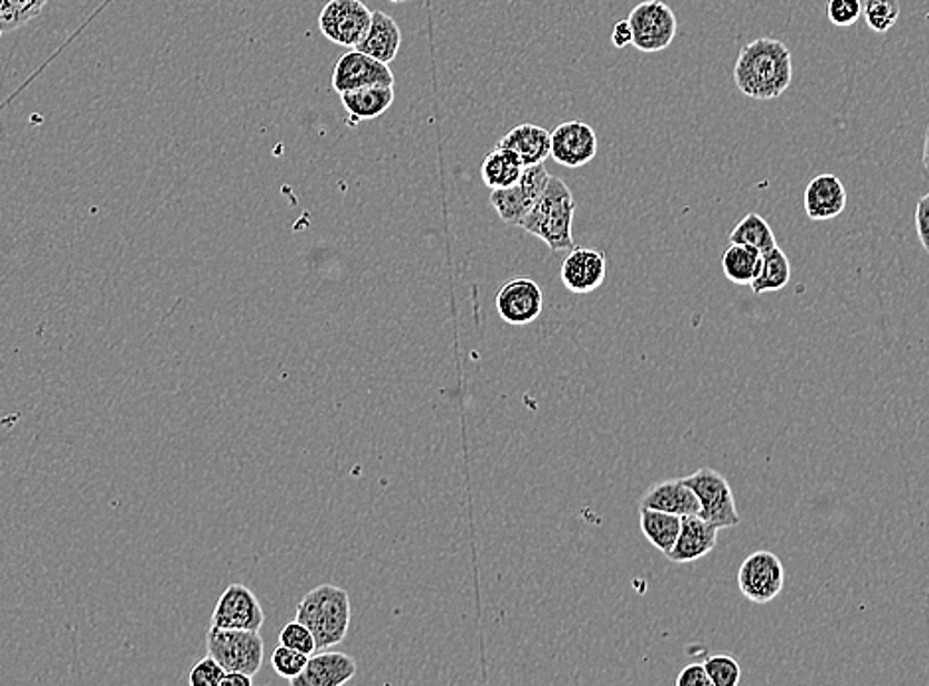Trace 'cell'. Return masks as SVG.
I'll use <instances>...</instances> for the list:
<instances>
[{"mask_svg":"<svg viewBox=\"0 0 929 686\" xmlns=\"http://www.w3.org/2000/svg\"><path fill=\"white\" fill-rule=\"evenodd\" d=\"M793 80L792 50L777 38H757L739 50L734 83L749 100L782 98Z\"/></svg>","mask_w":929,"mask_h":686,"instance_id":"obj_1","label":"cell"},{"mask_svg":"<svg viewBox=\"0 0 929 686\" xmlns=\"http://www.w3.org/2000/svg\"><path fill=\"white\" fill-rule=\"evenodd\" d=\"M575 208L578 204L570 186L558 176H550L544 193L527 214L520 228L542 239L552 252H570L575 247L572 236Z\"/></svg>","mask_w":929,"mask_h":686,"instance_id":"obj_2","label":"cell"},{"mask_svg":"<svg viewBox=\"0 0 929 686\" xmlns=\"http://www.w3.org/2000/svg\"><path fill=\"white\" fill-rule=\"evenodd\" d=\"M350 597L343 587L323 586L310 590L297 605V622L309 627L315 637L317 651H325L343 643L350 627Z\"/></svg>","mask_w":929,"mask_h":686,"instance_id":"obj_3","label":"cell"},{"mask_svg":"<svg viewBox=\"0 0 929 686\" xmlns=\"http://www.w3.org/2000/svg\"><path fill=\"white\" fill-rule=\"evenodd\" d=\"M206 645L210 657L218 661L226 670L256 677L264 665V639L259 632L210 627Z\"/></svg>","mask_w":929,"mask_h":686,"instance_id":"obj_4","label":"cell"},{"mask_svg":"<svg viewBox=\"0 0 929 686\" xmlns=\"http://www.w3.org/2000/svg\"><path fill=\"white\" fill-rule=\"evenodd\" d=\"M683 481L693 489L701 503L698 516L712 522L718 529L738 526L742 519H739L734 493L726 477L721 475L716 469L702 467L693 475L684 477Z\"/></svg>","mask_w":929,"mask_h":686,"instance_id":"obj_5","label":"cell"},{"mask_svg":"<svg viewBox=\"0 0 929 686\" xmlns=\"http://www.w3.org/2000/svg\"><path fill=\"white\" fill-rule=\"evenodd\" d=\"M633 30V47L645 54L663 52L676 37V17L673 9L661 0H643L629 14Z\"/></svg>","mask_w":929,"mask_h":686,"instance_id":"obj_6","label":"cell"},{"mask_svg":"<svg viewBox=\"0 0 929 686\" xmlns=\"http://www.w3.org/2000/svg\"><path fill=\"white\" fill-rule=\"evenodd\" d=\"M550 176L552 174L548 173L544 163L524 166L519 183L509 188L491 191V206L499 214V218L509 226H520L544 193Z\"/></svg>","mask_w":929,"mask_h":686,"instance_id":"obj_7","label":"cell"},{"mask_svg":"<svg viewBox=\"0 0 929 686\" xmlns=\"http://www.w3.org/2000/svg\"><path fill=\"white\" fill-rule=\"evenodd\" d=\"M739 592L754 604H769L785 586V567L774 552L749 554L738 572Z\"/></svg>","mask_w":929,"mask_h":686,"instance_id":"obj_8","label":"cell"},{"mask_svg":"<svg viewBox=\"0 0 929 686\" xmlns=\"http://www.w3.org/2000/svg\"><path fill=\"white\" fill-rule=\"evenodd\" d=\"M372 12L363 0H330L320 10L319 28L333 44L356 48L370 27Z\"/></svg>","mask_w":929,"mask_h":686,"instance_id":"obj_9","label":"cell"},{"mask_svg":"<svg viewBox=\"0 0 929 686\" xmlns=\"http://www.w3.org/2000/svg\"><path fill=\"white\" fill-rule=\"evenodd\" d=\"M264 623V607L256 594L244 584H232L220 595L210 627L259 632Z\"/></svg>","mask_w":929,"mask_h":686,"instance_id":"obj_10","label":"cell"},{"mask_svg":"<svg viewBox=\"0 0 929 686\" xmlns=\"http://www.w3.org/2000/svg\"><path fill=\"white\" fill-rule=\"evenodd\" d=\"M370 85H394V74L390 64L374 60L368 54L350 48L347 54L338 58L333 70V90L340 93L353 92Z\"/></svg>","mask_w":929,"mask_h":686,"instance_id":"obj_11","label":"cell"},{"mask_svg":"<svg viewBox=\"0 0 929 686\" xmlns=\"http://www.w3.org/2000/svg\"><path fill=\"white\" fill-rule=\"evenodd\" d=\"M598 155V135L583 121H565L550 131V156L558 165L580 168Z\"/></svg>","mask_w":929,"mask_h":686,"instance_id":"obj_12","label":"cell"},{"mask_svg":"<svg viewBox=\"0 0 929 686\" xmlns=\"http://www.w3.org/2000/svg\"><path fill=\"white\" fill-rule=\"evenodd\" d=\"M494 303L504 322L522 327L540 317V313L544 309V294L534 279L517 277L509 284L502 285Z\"/></svg>","mask_w":929,"mask_h":686,"instance_id":"obj_13","label":"cell"},{"mask_svg":"<svg viewBox=\"0 0 929 686\" xmlns=\"http://www.w3.org/2000/svg\"><path fill=\"white\" fill-rule=\"evenodd\" d=\"M608 275V259L603 252L592 247H574L562 264L560 279L572 294H592L602 287Z\"/></svg>","mask_w":929,"mask_h":686,"instance_id":"obj_14","label":"cell"},{"mask_svg":"<svg viewBox=\"0 0 929 686\" xmlns=\"http://www.w3.org/2000/svg\"><path fill=\"white\" fill-rule=\"evenodd\" d=\"M718 526L712 522L704 521L698 514L683 516L678 539L674 542L673 549L666 554V559L676 564H688L696 560L704 559L716 549L718 542Z\"/></svg>","mask_w":929,"mask_h":686,"instance_id":"obj_15","label":"cell"},{"mask_svg":"<svg viewBox=\"0 0 929 686\" xmlns=\"http://www.w3.org/2000/svg\"><path fill=\"white\" fill-rule=\"evenodd\" d=\"M356 675V663L347 653L320 651L310 655L299 677L289 680L292 686H340Z\"/></svg>","mask_w":929,"mask_h":686,"instance_id":"obj_16","label":"cell"},{"mask_svg":"<svg viewBox=\"0 0 929 686\" xmlns=\"http://www.w3.org/2000/svg\"><path fill=\"white\" fill-rule=\"evenodd\" d=\"M845 184L835 174H819L805 188V212L815 222L833 221L847 208Z\"/></svg>","mask_w":929,"mask_h":686,"instance_id":"obj_17","label":"cell"},{"mask_svg":"<svg viewBox=\"0 0 929 686\" xmlns=\"http://www.w3.org/2000/svg\"><path fill=\"white\" fill-rule=\"evenodd\" d=\"M400 47L401 30L398 22L382 10H374L370 27L366 30L365 38L356 44V50L378 62L390 64L396 60Z\"/></svg>","mask_w":929,"mask_h":686,"instance_id":"obj_18","label":"cell"},{"mask_svg":"<svg viewBox=\"0 0 929 686\" xmlns=\"http://www.w3.org/2000/svg\"><path fill=\"white\" fill-rule=\"evenodd\" d=\"M641 506L663 511V513L678 514V516L701 513V503L696 494L684 483L683 479H668L651 487L647 493L643 494Z\"/></svg>","mask_w":929,"mask_h":686,"instance_id":"obj_19","label":"cell"},{"mask_svg":"<svg viewBox=\"0 0 929 686\" xmlns=\"http://www.w3.org/2000/svg\"><path fill=\"white\" fill-rule=\"evenodd\" d=\"M499 145L519 156L522 166L542 165L550 156V131L532 123L511 129Z\"/></svg>","mask_w":929,"mask_h":686,"instance_id":"obj_20","label":"cell"},{"mask_svg":"<svg viewBox=\"0 0 929 686\" xmlns=\"http://www.w3.org/2000/svg\"><path fill=\"white\" fill-rule=\"evenodd\" d=\"M340 101L356 121L376 120L392 107L394 85H370L340 93Z\"/></svg>","mask_w":929,"mask_h":686,"instance_id":"obj_21","label":"cell"},{"mask_svg":"<svg viewBox=\"0 0 929 686\" xmlns=\"http://www.w3.org/2000/svg\"><path fill=\"white\" fill-rule=\"evenodd\" d=\"M789 281H792L789 257L785 256L779 246H775L759 257V267L749 287L757 295L774 294V291H782L789 285Z\"/></svg>","mask_w":929,"mask_h":686,"instance_id":"obj_22","label":"cell"},{"mask_svg":"<svg viewBox=\"0 0 929 686\" xmlns=\"http://www.w3.org/2000/svg\"><path fill=\"white\" fill-rule=\"evenodd\" d=\"M522 171H524V166L520 163L519 156L514 155L509 149L497 145L489 155L484 156L483 165H481V178H483L484 186H489L491 191L509 188L512 184L519 183Z\"/></svg>","mask_w":929,"mask_h":686,"instance_id":"obj_23","label":"cell"},{"mask_svg":"<svg viewBox=\"0 0 929 686\" xmlns=\"http://www.w3.org/2000/svg\"><path fill=\"white\" fill-rule=\"evenodd\" d=\"M681 522H683V516L678 514L663 513L647 506H641V514H639V524L645 539L663 554H668L678 539Z\"/></svg>","mask_w":929,"mask_h":686,"instance_id":"obj_24","label":"cell"},{"mask_svg":"<svg viewBox=\"0 0 929 686\" xmlns=\"http://www.w3.org/2000/svg\"><path fill=\"white\" fill-rule=\"evenodd\" d=\"M729 244L754 247L759 254H764L777 246V239L766 218L756 212H749L729 232Z\"/></svg>","mask_w":929,"mask_h":686,"instance_id":"obj_25","label":"cell"},{"mask_svg":"<svg viewBox=\"0 0 929 686\" xmlns=\"http://www.w3.org/2000/svg\"><path fill=\"white\" fill-rule=\"evenodd\" d=\"M759 257L762 254L754 247L729 244L728 249L722 254V272L732 284L749 285L756 277Z\"/></svg>","mask_w":929,"mask_h":686,"instance_id":"obj_26","label":"cell"},{"mask_svg":"<svg viewBox=\"0 0 929 686\" xmlns=\"http://www.w3.org/2000/svg\"><path fill=\"white\" fill-rule=\"evenodd\" d=\"M42 10L34 0H0V28L2 32L17 30L37 19Z\"/></svg>","mask_w":929,"mask_h":686,"instance_id":"obj_27","label":"cell"},{"mask_svg":"<svg viewBox=\"0 0 929 686\" xmlns=\"http://www.w3.org/2000/svg\"><path fill=\"white\" fill-rule=\"evenodd\" d=\"M862 14L870 30L884 34L900 19V2L898 0H866L862 4Z\"/></svg>","mask_w":929,"mask_h":686,"instance_id":"obj_28","label":"cell"},{"mask_svg":"<svg viewBox=\"0 0 929 686\" xmlns=\"http://www.w3.org/2000/svg\"><path fill=\"white\" fill-rule=\"evenodd\" d=\"M704 668L711 677L712 686H736L742 680L739 663L728 653L711 655L704 663Z\"/></svg>","mask_w":929,"mask_h":686,"instance_id":"obj_29","label":"cell"},{"mask_svg":"<svg viewBox=\"0 0 929 686\" xmlns=\"http://www.w3.org/2000/svg\"><path fill=\"white\" fill-rule=\"evenodd\" d=\"M307 661H309V655H305L302 651L292 649V647H285V645H279L272 655V665H274L275 673L282 678H287V680L299 677L303 668L307 665Z\"/></svg>","mask_w":929,"mask_h":686,"instance_id":"obj_30","label":"cell"},{"mask_svg":"<svg viewBox=\"0 0 929 686\" xmlns=\"http://www.w3.org/2000/svg\"><path fill=\"white\" fill-rule=\"evenodd\" d=\"M279 643L285 645V647H292L295 651H302L305 655H313V653H317V643H315V637H313V633L309 632V627L307 625H303L302 622L287 623L285 627H283L282 633H279Z\"/></svg>","mask_w":929,"mask_h":686,"instance_id":"obj_31","label":"cell"},{"mask_svg":"<svg viewBox=\"0 0 929 686\" xmlns=\"http://www.w3.org/2000/svg\"><path fill=\"white\" fill-rule=\"evenodd\" d=\"M827 17L833 27H853L862 17V0H829Z\"/></svg>","mask_w":929,"mask_h":686,"instance_id":"obj_32","label":"cell"},{"mask_svg":"<svg viewBox=\"0 0 929 686\" xmlns=\"http://www.w3.org/2000/svg\"><path fill=\"white\" fill-rule=\"evenodd\" d=\"M226 675V668L220 665L214 657H204L191 668L188 683L192 686H220L222 678Z\"/></svg>","mask_w":929,"mask_h":686,"instance_id":"obj_33","label":"cell"},{"mask_svg":"<svg viewBox=\"0 0 929 686\" xmlns=\"http://www.w3.org/2000/svg\"><path fill=\"white\" fill-rule=\"evenodd\" d=\"M913 221H916V232H918L921 247L929 254V193L923 194L916 204Z\"/></svg>","mask_w":929,"mask_h":686,"instance_id":"obj_34","label":"cell"},{"mask_svg":"<svg viewBox=\"0 0 929 686\" xmlns=\"http://www.w3.org/2000/svg\"><path fill=\"white\" fill-rule=\"evenodd\" d=\"M678 686H712L711 677L704 668V663H691L681 670V675L676 678Z\"/></svg>","mask_w":929,"mask_h":686,"instance_id":"obj_35","label":"cell"},{"mask_svg":"<svg viewBox=\"0 0 929 686\" xmlns=\"http://www.w3.org/2000/svg\"><path fill=\"white\" fill-rule=\"evenodd\" d=\"M611 42L615 48H625L633 44V30H631L627 19L617 20V24L613 27V32H611Z\"/></svg>","mask_w":929,"mask_h":686,"instance_id":"obj_36","label":"cell"},{"mask_svg":"<svg viewBox=\"0 0 929 686\" xmlns=\"http://www.w3.org/2000/svg\"><path fill=\"white\" fill-rule=\"evenodd\" d=\"M254 683V677H249L246 673H237V670H226V675L222 678L220 686H249Z\"/></svg>","mask_w":929,"mask_h":686,"instance_id":"obj_37","label":"cell"},{"mask_svg":"<svg viewBox=\"0 0 929 686\" xmlns=\"http://www.w3.org/2000/svg\"><path fill=\"white\" fill-rule=\"evenodd\" d=\"M921 165L926 166L929 173V125L926 129V137H923V153H921Z\"/></svg>","mask_w":929,"mask_h":686,"instance_id":"obj_38","label":"cell"},{"mask_svg":"<svg viewBox=\"0 0 929 686\" xmlns=\"http://www.w3.org/2000/svg\"><path fill=\"white\" fill-rule=\"evenodd\" d=\"M34 2H37V4H40L42 9H44V7H47L48 4V0H34Z\"/></svg>","mask_w":929,"mask_h":686,"instance_id":"obj_39","label":"cell"},{"mask_svg":"<svg viewBox=\"0 0 929 686\" xmlns=\"http://www.w3.org/2000/svg\"><path fill=\"white\" fill-rule=\"evenodd\" d=\"M392 2H404V0H392Z\"/></svg>","mask_w":929,"mask_h":686,"instance_id":"obj_40","label":"cell"},{"mask_svg":"<svg viewBox=\"0 0 929 686\" xmlns=\"http://www.w3.org/2000/svg\"><path fill=\"white\" fill-rule=\"evenodd\" d=\"M0 38H2V28H0Z\"/></svg>","mask_w":929,"mask_h":686,"instance_id":"obj_41","label":"cell"}]
</instances>
